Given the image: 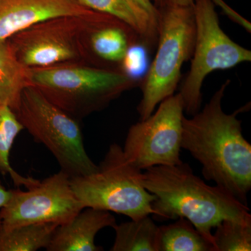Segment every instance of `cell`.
Listing matches in <instances>:
<instances>
[{
	"instance_id": "6da1fadb",
	"label": "cell",
	"mask_w": 251,
	"mask_h": 251,
	"mask_svg": "<svg viewBox=\"0 0 251 251\" xmlns=\"http://www.w3.org/2000/svg\"><path fill=\"white\" fill-rule=\"evenodd\" d=\"M230 80L213 94L202 110L191 118H183L181 149L202 166V173L243 204L248 205L251 188V145L242 133L238 115L247 112L248 103L227 114L223 99Z\"/></svg>"
},
{
	"instance_id": "7a4b0ae2",
	"label": "cell",
	"mask_w": 251,
	"mask_h": 251,
	"mask_svg": "<svg viewBox=\"0 0 251 251\" xmlns=\"http://www.w3.org/2000/svg\"><path fill=\"white\" fill-rule=\"evenodd\" d=\"M142 181L155 196L153 216L161 220L184 218L213 246L212 229L223 221L251 222L247 204L217 185L206 184L184 162L148 168L142 173Z\"/></svg>"
},
{
	"instance_id": "3957f363",
	"label": "cell",
	"mask_w": 251,
	"mask_h": 251,
	"mask_svg": "<svg viewBox=\"0 0 251 251\" xmlns=\"http://www.w3.org/2000/svg\"><path fill=\"white\" fill-rule=\"evenodd\" d=\"M139 83L127 73L85 63L30 68V85L77 121L104 110Z\"/></svg>"
},
{
	"instance_id": "277c9868",
	"label": "cell",
	"mask_w": 251,
	"mask_h": 251,
	"mask_svg": "<svg viewBox=\"0 0 251 251\" xmlns=\"http://www.w3.org/2000/svg\"><path fill=\"white\" fill-rule=\"evenodd\" d=\"M157 10L156 55L139 83L142 99L137 111L140 120L148 118L158 104L174 95L181 79V69L192 58L196 42L193 5Z\"/></svg>"
},
{
	"instance_id": "5b68a950",
	"label": "cell",
	"mask_w": 251,
	"mask_h": 251,
	"mask_svg": "<svg viewBox=\"0 0 251 251\" xmlns=\"http://www.w3.org/2000/svg\"><path fill=\"white\" fill-rule=\"evenodd\" d=\"M143 171L126 158L122 147L112 144L98 170L71 177L73 191L84 208L116 213L138 220L154 215L155 196L144 187Z\"/></svg>"
},
{
	"instance_id": "8992f818",
	"label": "cell",
	"mask_w": 251,
	"mask_h": 251,
	"mask_svg": "<svg viewBox=\"0 0 251 251\" xmlns=\"http://www.w3.org/2000/svg\"><path fill=\"white\" fill-rule=\"evenodd\" d=\"M15 112L24 129L53 155L61 171L71 177L97 171L98 165L86 151L78 121L51 103L34 86L23 90Z\"/></svg>"
},
{
	"instance_id": "52a82bcc",
	"label": "cell",
	"mask_w": 251,
	"mask_h": 251,
	"mask_svg": "<svg viewBox=\"0 0 251 251\" xmlns=\"http://www.w3.org/2000/svg\"><path fill=\"white\" fill-rule=\"evenodd\" d=\"M196 42L191 68L179 92L184 112L197 113L202 101V87L207 75L251 62V51L229 37L220 25L211 0H193Z\"/></svg>"
},
{
	"instance_id": "ba28073f",
	"label": "cell",
	"mask_w": 251,
	"mask_h": 251,
	"mask_svg": "<svg viewBox=\"0 0 251 251\" xmlns=\"http://www.w3.org/2000/svg\"><path fill=\"white\" fill-rule=\"evenodd\" d=\"M101 14L94 11L83 16L51 18L20 31L8 41L20 62L28 68L74 62L90 64L89 33Z\"/></svg>"
},
{
	"instance_id": "9c48e42d",
	"label": "cell",
	"mask_w": 251,
	"mask_h": 251,
	"mask_svg": "<svg viewBox=\"0 0 251 251\" xmlns=\"http://www.w3.org/2000/svg\"><path fill=\"white\" fill-rule=\"evenodd\" d=\"M148 118L128 129L123 150L126 158L140 171L176 166L180 158L184 105L179 94L168 97Z\"/></svg>"
},
{
	"instance_id": "30bf717a",
	"label": "cell",
	"mask_w": 251,
	"mask_h": 251,
	"mask_svg": "<svg viewBox=\"0 0 251 251\" xmlns=\"http://www.w3.org/2000/svg\"><path fill=\"white\" fill-rule=\"evenodd\" d=\"M84 209L71 185V176L60 171L23 191L11 190V198L1 211L3 230L24 225L69 222Z\"/></svg>"
},
{
	"instance_id": "8fae6325",
	"label": "cell",
	"mask_w": 251,
	"mask_h": 251,
	"mask_svg": "<svg viewBox=\"0 0 251 251\" xmlns=\"http://www.w3.org/2000/svg\"><path fill=\"white\" fill-rule=\"evenodd\" d=\"M93 11L75 0H0V41L46 20Z\"/></svg>"
},
{
	"instance_id": "7c38bea8",
	"label": "cell",
	"mask_w": 251,
	"mask_h": 251,
	"mask_svg": "<svg viewBox=\"0 0 251 251\" xmlns=\"http://www.w3.org/2000/svg\"><path fill=\"white\" fill-rule=\"evenodd\" d=\"M116 224V219L110 211L84 208L69 222L56 228L46 250L103 251V248L96 245V236L102 229Z\"/></svg>"
},
{
	"instance_id": "4fadbf2b",
	"label": "cell",
	"mask_w": 251,
	"mask_h": 251,
	"mask_svg": "<svg viewBox=\"0 0 251 251\" xmlns=\"http://www.w3.org/2000/svg\"><path fill=\"white\" fill-rule=\"evenodd\" d=\"M87 9L108 14L129 25L139 35L143 46L150 49L158 41L157 22L129 0H75Z\"/></svg>"
},
{
	"instance_id": "5bb4252c",
	"label": "cell",
	"mask_w": 251,
	"mask_h": 251,
	"mask_svg": "<svg viewBox=\"0 0 251 251\" xmlns=\"http://www.w3.org/2000/svg\"><path fill=\"white\" fill-rule=\"evenodd\" d=\"M30 85V68L20 62L9 41H0V105L17 110L23 90Z\"/></svg>"
},
{
	"instance_id": "9a60e30c",
	"label": "cell",
	"mask_w": 251,
	"mask_h": 251,
	"mask_svg": "<svg viewBox=\"0 0 251 251\" xmlns=\"http://www.w3.org/2000/svg\"><path fill=\"white\" fill-rule=\"evenodd\" d=\"M111 251H158L159 226L150 215L115 225Z\"/></svg>"
},
{
	"instance_id": "2e32d148",
	"label": "cell",
	"mask_w": 251,
	"mask_h": 251,
	"mask_svg": "<svg viewBox=\"0 0 251 251\" xmlns=\"http://www.w3.org/2000/svg\"><path fill=\"white\" fill-rule=\"evenodd\" d=\"M158 248V251H214L213 244L184 218L160 226Z\"/></svg>"
},
{
	"instance_id": "e0dca14e",
	"label": "cell",
	"mask_w": 251,
	"mask_h": 251,
	"mask_svg": "<svg viewBox=\"0 0 251 251\" xmlns=\"http://www.w3.org/2000/svg\"><path fill=\"white\" fill-rule=\"evenodd\" d=\"M59 225L44 223L0 229V251H36L47 249Z\"/></svg>"
},
{
	"instance_id": "ac0fdd59",
	"label": "cell",
	"mask_w": 251,
	"mask_h": 251,
	"mask_svg": "<svg viewBox=\"0 0 251 251\" xmlns=\"http://www.w3.org/2000/svg\"><path fill=\"white\" fill-rule=\"evenodd\" d=\"M24 127L18 120L16 112L6 105H0V173L9 175L15 186L29 187L36 181L31 176H24L15 171L9 162L11 148Z\"/></svg>"
},
{
	"instance_id": "d6986e66",
	"label": "cell",
	"mask_w": 251,
	"mask_h": 251,
	"mask_svg": "<svg viewBox=\"0 0 251 251\" xmlns=\"http://www.w3.org/2000/svg\"><path fill=\"white\" fill-rule=\"evenodd\" d=\"M215 251H251V222L225 220L213 233Z\"/></svg>"
},
{
	"instance_id": "ffe728a7",
	"label": "cell",
	"mask_w": 251,
	"mask_h": 251,
	"mask_svg": "<svg viewBox=\"0 0 251 251\" xmlns=\"http://www.w3.org/2000/svg\"><path fill=\"white\" fill-rule=\"evenodd\" d=\"M214 6H218L222 9L223 12L234 23L244 28L247 32H251V23L246 18L242 17L237 11L226 4L224 0H211Z\"/></svg>"
},
{
	"instance_id": "44dd1931",
	"label": "cell",
	"mask_w": 251,
	"mask_h": 251,
	"mask_svg": "<svg viewBox=\"0 0 251 251\" xmlns=\"http://www.w3.org/2000/svg\"><path fill=\"white\" fill-rule=\"evenodd\" d=\"M138 9L141 10L144 12L148 14L153 21L157 22V16H158V10L150 0H129Z\"/></svg>"
},
{
	"instance_id": "7402d4cb",
	"label": "cell",
	"mask_w": 251,
	"mask_h": 251,
	"mask_svg": "<svg viewBox=\"0 0 251 251\" xmlns=\"http://www.w3.org/2000/svg\"><path fill=\"white\" fill-rule=\"evenodd\" d=\"M157 9L171 6H192L193 0H150Z\"/></svg>"
},
{
	"instance_id": "603a6c76",
	"label": "cell",
	"mask_w": 251,
	"mask_h": 251,
	"mask_svg": "<svg viewBox=\"0 0 251 251\" xmlns=\"http://www.w3.org/2000/svg\"><path fill=\"white\" fill-rule=\"evenodd\" d=\"M11 190H7L0 180V227L1 224V211L11 198Z\"/></svg>"
}]
</instances>
